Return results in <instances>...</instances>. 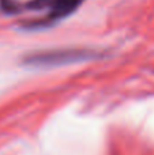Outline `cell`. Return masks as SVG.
<instances>
[{"instance_id": "6da1fadb", "label": "cell", "mask_w": 154, "mask_h": 155, "mask_svg": "<svg viewBox=\"0 0 154 155\" xmlns=\"http://www.w3.org/2000/svg\"><path fill=\"white\" fill-rule=\"evenodd\" d=\"M102 57H105V54L100 49L71 46L30 52L22 56L21 65L29 70H49L79 64L83 61H93Z\"/></svg>"}, {"instance_id": "7a4b0ae2", "label": "cell", "mask_w": 154, "mask_h": 155, "mask_svg": "<svg viewBox=\"0 0 154 155\" xmlns=\"http://www.w3.org/2000/svg\"><path fill=\"white\" fill-rule=\"evenodd\" d=\"M86 0H29L23 4L25 10L45 11L46 15L38 19H32L19 23L18 29L22 31H42L51 29L60 21L71 16L79 10Z\"/></svg>"}, {"instance_id": "3957f363", "label": "cell", "mask_w": 154, "mask_h": 155, "mask_svg": "<svg viewBox=\"0 0 154 155\" xmlns=\"http://www.w3.org/2000/svg\"><path fill=\"white\" fill-rule=\"evenodd\" d=\"M0 11L5 15H18L23 12V4L18 0H0Z\"/></svg>"}]
</instances>
